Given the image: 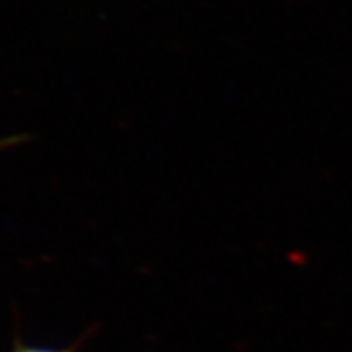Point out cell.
Masks as SVG:
<instances>
[{
	"mask_svg": "<svg viewBox=\"0 0 352 352\" xmlns=\"http://www.w3.org/2000/svg\"><path fill=\"white\" fill-rule=\"evenodd\" d=\"M11 352H76L74 347L56 349V347H40V345H16Z\"/></svg>",
	"mask_w": 352,
	"mask_h": 352,
	"instance_id": "obj_1",
	"label": "cell"
}]
</instances>
